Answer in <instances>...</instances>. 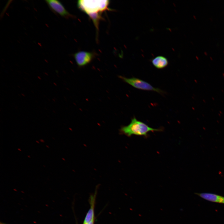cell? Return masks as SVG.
<instances>
[{
  "label": "cell",
  "instance_id": "6da1fadb",
  "mask_svg": "<svg viewBox=\"0 0 224 224\" xmlns=\"http://www.w3.org/2000/svg\"><path fill=\"white\" fill-rule=\"evenodd\" d=\"M162 128H155L149 126L141 121L138 120L134 117L132 119L130 124L127 126H122L119 130L120 134L128 137L135 135L147 137L150 132L161 131Z\"/></svg>",
  "mask_w": 224,
  "mask_h": 224
},
{
  "label": "cell",
  "instance_id": "7a4b0ae2",
  "mask_svg": "<svg viewBox=\"0 0 224 224\" xmlns=\"http://www.w3.org/2000/svg\"><path fill=\"white\" fill-rule=\"evenodd\" d=\"M109 0H85L77 1L78 7L88 16L92 14H100L108 9Z\"/></svg>",
  "mask_w": 224,
  "mask_h": 224
},
{
  "label": "cell",
  "instance_id": "3957f363",
  "mask_svg": "<svg viewBox=\"0 0 224 224\" xmlns=\"http://www.w3.org/2000/svg\"><path fill=\"white\" fill-rule=\"evenodd\" d=\"M119 77L124 82L136 89L145 91H155L160 94L164 93V92L162 90L154 87L148 82L140 79L135 77L128 78L122 76H119Z\"/></svg>",
  "mask_w": 224,
  "mask_h": 224
},
{
  "label": "cell",
  "instance_id": "277c9868",
  "mask_svg": "<svg viewBox=\"0 0 224 224\" xmlns=\"http://www.w3.org/2000/svg\"><path fill=\"white\" fill-rule=\"evenodd\" d=\"M45 2L53 12L66 18H73L74 16L65 9L62 3L56 0H46Z\"/></svg>",
  "mask_w": 224,
  "mask_h": 224
},
{
  "label": "cell",
  "instance_id": "5b68a950",
  "mask_svg": "<svg viewBox=\"0 0 224 224\" xmlns=\"http://www.w3.org/2000/svg\"><path fill=\"white\" fill-rule=\"evenodd\" d=\"M73 56L77 65L79 67H83L92 61L94 54L92 52L82 51L74 54Z\"/></svg>",
  "mask_w": 224,
  "mask_h": 224
},
{
  "label": "cell",
  "instance_id": "8992f818",
  "mask_svg": "<svg viewBox=\"0 0 224 224\" xmlns=\"http://www.w3.org/2000/svg\"><path fill=\"white\" fill-rule=\"evenodd\" d=\"M196 194L207 200L217 203H224V197L220 195L210 193H196Z\"/></svg>",
  "mask_w": 224,
  "mask_h": 224
},
{
  "label": "cell",
  "instance_id": "52a82bcc",
  "mask_svg": "<svg viewBox=\"0 0 224 224\" xmlns=\"http://www.w3.org/2000/svg\"><path fill=\"white\" fill-rule=\"evenodd\" d=\"M152 63L153 65L158 69H163L168 64L167 58L162 56H158L152 59Z\"/></svg>",
  "mask_w": 224,
  "mask_h": 224
},
{
  "label": "cell",
  "instance_id": "ba28073f",
  "mask_svg": "<svg viewBox=\"0 0 224 224\" xmlns=\"http://www.w3.org/2000/svg\"><path fill=\"white\" fill-rule=\"evenodd\" d=\"M94 198L92 197L91 201V207L86 216L83 224H88L94 219Z\"/></svg>",
  "mask_w": 224,
  "mask_h": 224
},
{
  "label": "cell",
  "instance_id": "9c48e42d",
  "mask_svg": "<svg viewBox=\"0 0 224 224\" xmlns=\"http://www.w3.org/2000/svg\"><path fill=\"white\" fill-rule=\"evenodd\" d=\"M94 219L92 220L88 224H94Z\"/></svg>",
  "mask_w": 224,
  "mask_h": 224
},
{
  "label": "cell",
  "instance_id": "30bf717a",
  "mask_svg": "<svg viewBox=\"0 0 224 224\" xmlns=\"http://www.w3.org/2000/svg\"><path fill=\"white\" fill-rule=\"evenodd\" d=\"M0 224H6V223H3V222H1L0 223Z\"/></svg>",
  "mask_w": 224,
  "mask_h": 224
}]
</instances>
